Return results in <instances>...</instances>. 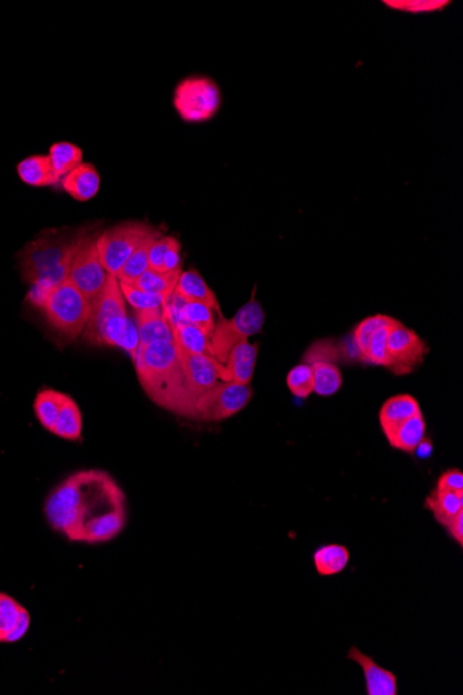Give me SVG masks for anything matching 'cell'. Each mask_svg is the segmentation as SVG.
I'll return each instance as SVG.
<instances>
[{"label": "cell", "mask_w": 463, "mask_h": 695, "mask_svg": "<svg viewBox=\"0 0 463 695\" xmlns=\"http://www.w3.org/2000/svg\"><path fill=\"white\" fill-rule=\"evenodd\" d=\"M253 398L250 385L240 383L219 382L194 403L193 420L203 422H221L229 420L248 407Z\"/></svg>", "instance_id": "cell-8"}, {"label": "cell", "mask_w": 463, "mask_h": 695, "mask_svg": "<svg viewBox=\"0 0 463 695\" xmlns=\"http://www.w3.org/2000/svg\"><path fill=\"white\" fill-rule=\"evenodd\" d=\"M313 393L321 397L336 395L343 386V375L337 365L329 361H313Z\"/></svg>", "instance_id": "cell-23"}, {"label": "cell", "mask_w": 463, "mask_h": 695, "mask_svg": "<svg viewBox=\"0 0 463 695\" xmlns=\"http://www.w3.org/2000/svg\"><path fill=\"white\" fill-rule=\"evenodd\" d=\"M182 270L160 273V271H154L149 268L134 285L149 291V293H154V295L168 298L175 291Z\"/></svg>", "instance_id": "cell-28"}, {"label": "cell", "mask_w": 463, "mask_h": 695, "mask_svg": "<svg viewBox=\"0 0 463 695\" xmlns=\"http://www.w3.org/2000/svg\"><path fill=\"white\" fill-rule=\"evenodd\" d=\"M394 321V318H392V316L378 314V315L368 316V318H365V320L361 321V323H358L357 328H355L354 331V343L355 348H357L358 351V356H360L362 363H365V358H367L368 348H370L372 336L375 335L382 326L393 323Z\"/></svg>", "instance_id": "cell-29"}, {"label": "cell", "mask_w": 463, "mask_h": 695, "mask_svg": "<svg viewBox=\"0 0 463 695\" xmlns=\"http://www.w3.org/2000/svg\"><path fill=\"white\" fill-rule=\"evenodd\" d=\"M398 323H400L395 320L393 323H388V325L382 326V328H380L379 331H378V332L372 336V339H370V348H368L365 363L372 364V365H379V367H386L390 370L392 361H390V357H388L387 353V338L390 331H392L395 325H398Z\"/></svg>", "instance_id": "cell-34"}, {"label": "cell", "mask_w": 463, "mask_h": 695, "mask_svg": "<svg viewBox=\"0 0 463 695\" xmlns=\"http://www.w3.org/2000/svg\"><path fill=\"white\" fill-rule=\"evenodd\" d=\"M176 241L178 239L173 238V236L163 235L153 241L150 251H149V268L150 270L164 273V260H166L167 253L175 245Z\"/></svg>", "instance_id": "cell-36"}, {"label": "cell", "mask_w": 463, "mask_h": 695, "mask_svg": "<svg viewBox=\"0 0 463 695\" xmlns=\"http://www.w3.org/2000/svg\"><path fill=\"white\" fill-rule=\"evenodd\" d=\"M425 508L432 512L438 525L444 527L451 518L463 511V495L435 489L426 497Z\"/></svg>", "instance_id": "cell-22"}, {"label": "cell", "mask_w": 463, "mask_h": 695, "mask_svg": "<svg viewBox=\"0 0 463 695\" xmlns=\"http://www.w3.org/2000/svg\"><path fill=\"white\" fill-rule=\"evenodd\" d=\"M422 413L419 401L410 395H397L385 401L379 411V423L387 437L401 423Z\"/></svg>", "instance_id": "cell-15"}, {"label": "cell", "mask_w": 463, "mask_h": 695, "mask_svg": "<svg viewBox=\"0 0 463 695\" xmlns=\"http://www.w3.org/2000/svg\"><path fill=\"white\" fill-rule=\"evenodd\" d=\"M182 367L185 371L186 385L193 405L200 396L210 390L219 382H228L223 364L206 355H193L176 348Z\"/></svg>", "instance_id": "cell-10"}, {"label": "cell", "mask_w": 463, "mask_h": 695, "mask_svg": "<svg viewBox=\"0 0 463 695\" xmlns=\"http://www.w3.org/2000/svg\"><path fill=\"white\" fill-rule=\"evenodd\" d=\"M286 385L291 395L298 398L310 397L313 393V375L310 364H298L288 371Z\"/></svg>", "instance_id": "cell-33"}, {"label": "cell", "mask_w": 463, "mask_h": 695, "mask_svg": "<svg viewBox=\"0 0 463 695\" xmlns=\"http://www.w3.org/2000/svg\"><path fill=\"white\" fill-rule=\"evenodd\" d=\"M134 365L144 393L154 405L179 417L193 420V401L189 396L185 371L174 341L139 346Z\"/></svg>", "instance_id": "cell-1"}, {"label": "cell", "mask_w": 463, "mask_h": 695, "mask_svg": "<svg viewBox=\"0 0 463 695\" xmlns=\"http://www.w3.org/2000/svg\"><path fill=\"white\" fill-rule=\"evenodd\" d=\"M316 573L320 576H335L347 568L350 562V552L345 545H321L313 555Z\"/></svg>", "instance_id": "cell-21"}, {"label": "cell", "mask_w": 463, "mask_h": 695, "mask_svg": "<svg viewBox=\"0 0 463 695\" xmlns=\"http://www.w3.org/2000/svg\"><path fill=\"white\" fill-rule=\"evenodd\" d=\"M64 396H66L64 393L57 392L53 388H45L35 397V415L45 429L49 430V432H53Z\"/></svg>", "instance_id": "cell-25"}, {"label": "cell", "mask_w": 463, "mask_h": 695, "mask_svg": "<svg viewBox=\"0 0 463 695\" xmlns=\"http://www.w3.org/2000/svg\"><path fill=\"white\" fill-rule=\"evenodd\" d=\"M82 429H84V421H82L81 410H79L76 400H72L69 396L66 395L52 433L57 437L64 438V440L78 442L82 437Z\"/></svg>", "instance_id": "cell-20"}, {"label": "cell", "mask_w": 463, "mask_h": 695, "mask_svg": "<svg viewBox=\"0 0 463 695\" xmlns=\"http://www.w3.org/2000/svg\"><path fill=\"white\" fill-rule=\"evenodd\" d=\"M173 331L175 348L188 351V353H193V355L211 356L208 336L198 326L189 323H182L173 326Z\"/></svg>", "instance_id": "cell-24"}, {"label": "cell", "mask_w": 463, "mask_h": 695, "mask_svg": "<svg viewBox=\"0 0 463 695\" xmlns=\"http://www.w3.org/2000/svg\"><path fill=\"white\" fill-rule=\"evenodd\" d=\"M164 307L135 311V323L141 343L139 346H148L158 341H174L173 326L167 318Z\"/></svg>", "instance_id": "cell-13"}, {"label": "cell", "mask_w": 463, "mask_h": 695, "mask_svg": "<svg viewBox=\"0 0 463 695\" xmlns=\"http://www.w3.org/2000/svg\"><path fill=\"white\" fill-rule=\"evenodd\" d=\"M119 288L126 303L131 304V307L135 311L157 310L166 306L167 298L149 293L136 285L119 282Z\"/></svg>", "instance_id": "cell-32"}, {"label": "cell", "mask_w": 463, "mask_h": 695, "mask_svg": "<svg viewBox=\"0 0 463 695\" xmlns=\"http://www.w3.org/2000/svg\"><path fill=\"white\" fill-rule=\"evenodd\" d=\"M435 489L447 490L463 495V473L460 470H448L438 478Z\"/></svg>", "instance_id": "cell-37"}, {"label": "cell", "mask_w": 463, "mask_h": 695, "mask_svg": "<svg viewBox=\"0 0 463 695\" xmlns=\"http://www.w3.org/2000/svg\"><path fill=\"white\" fill-rule=\"evenodd\" d=\"M17 174L24 184L35 188L42 186H52L61 181L53 166H52L49 156H31L20 161L17 166Z\"/></svg>", "instance_id": "cell-18"}, {"label": "cell", "mask_w": 463, "mask_h": 695, "mask_svg": "<svg viewBox=\"0 0 463 695\" xmlns=\"http://www.w3.org/2000/svg\"><path fill=\"white\" fill-rule=\"evenodd\" d=\"M64 191L78 201H89L101 189V176L91 163H81L61 179Z\"/></svg>", "instance_id": "cell-16"}, {"label": "cell", "mask_w": 463, "mask_h": 695, "mask_svg": "<svg viewBox=\"0 0 463 695\" xmlns=\"http://www.w3.org/2000/svg\"><path fill=\"white\" fill-rule=\"evenodd\" d=\"M49 160L53 166L57 176L63 179L72 169L84 163V154L81 148L69 142H57L49 149Z\"/></svg>", "instance_id": "cell-26"}, {"label": "cell", "mask_w": 463, "mask_h": 695, "mask_svg": "<svg viewBox=\"0 0 463 695\" xmlns=\"http://www.w3.org/2000/svg\"><path fill=\"white\" fill-rule=\"evenodd\" d=\"M347 658L362 669L368 695H397V676L392 670L376 664L370 655L363 654L358 647H351Z\"/></svg>", "instance_id": "cell-12"}, {"label": "cell", "mask_w": 463, "mask_h": 695, "mask_svg": "<svg viewBox=\"0 0 463 695\" xmlns=\"http://www.w3.org/2000/svg\"><path fill=\"white\" fill-rule=\"evenodd\" d=\"M181 270V245L176 241L173 248L169 249L164 260V273Z\"/></svg>", "instance_id": "cell-39"}, {"label": "cell", "mask_w": 463, "mask_h": 695, "mask_svg": "<svg viewBox=\"0 0 463 695\" xmlns=\"http://www.w3.org/2000/svg\"><path fill=\"white\" fill-rule=\"evenodd\" d=\"M383 4L390 9L404 12V13L425 14L442 12L448 4L450 0H385Z\"/></svg>", "instance_id": "cell-35"}, {"label": "cell", "mask_w": 463, "mask_h": 695, "mask_svg": "<svg viewBox=\"0 0 463 695\" xmlns=\"http://www.w3.org/2000/svg\"><path fill=\"white\" fill-rule=\"evenodd\" d=\"M257 356L258 346L251 345L248 340L240 341L232 348L223 363L228 380L240 385H250L257 364Z\"/></svg>", "instance_id": "cell-14"}, {"label": "cell", "mask_w": 463, "mask_h": 695, "mask_svg": "<svg viewBox=\"0 0 463 695\" xmlns=\"http://www.w3.org/2000/svg\"><path fill=\"white\" fill-rule=\"evenodd\" d=\"M131 318L117 276L107 274L101 293L91 303V315L84 336L94 346L123 348Z\"/></svg>", "instance_id": "cell-3"}, {"label": "cell", "mask_w": 463, "mask_h": 695, "mask_svg": "<svg viewBox=\"0 0 463 695\" xmlns=\"http://www.w3.org/2000/svg\"><path fill=\"white\" fill-rule=\"evenodd\" d=\"M445 530H447L448 536H450L451 539L454 540L455 543H457L459 547H462L463 545V511H460V512H458L457 515H455L454 518H451L450 520H448L447 523H445L444 527Z\"/></svg>", "instance_id": "cell-38"}, {"label": "cell", "mask_w": 463, "mask_h": 695, "mask_svg": "<svg viewBox=\"0 0 463 695\" xmlns=\"http://www.w3.org/2000/svg\"><path fill=\"white\" fill-rule=\"evenodd\" d=\"M182 318L185 323L198 326L210 338L215 326V314L208 306L201 303H193V301L183 300L181 308Z\"/></svg>", "instance_id": "cell-31"}, {"label": "cell", "mask_w": 463, "mask_h": 695, "mask_svg": "<svg viewBox=\"0 0 463 695\" xmlns=\"http://www.w3.org/2000/svg\"><path fill=\"white\" fill-rule=\"evenodd\" d=\"M160 236H151L132 253L131 258L126 261L123 268L117 274V279H118L119 282L134 285L149 270V251H150L153 241L157 238H160Z\"/></svg>", "instance_id": "cell-27"}, {"label": "cell", "mask_w": 463, "mask_h": 695, "mask_svg": "<svg viewBox=\"0 0 463 695\" xmlns=\"http://www.w3.org/2000/svg\"><path fill=\"white\" fill-rule=\"evenodd\" d=\"M221 91L213 79L191 77L176 86L174 106L186 123H206L218 113Z\"/></svg>", "instance_id": "cell-7"}, {"label": "cell", "mask_w": 463, "mask_h": 695, "mask_svg": "<svg viewBox=\"0 0 463 695\" xmlns=\"http://www.w3.org/2000/svg\"><path fill=\"white\" fill-rule=\"evenodd\" d=\"M26 608L0 593V642H13V633Z\"/></svg>", "instance_id": "cell-30"}, {"label": "cell", "mask_w": 463, "mask_h": 695, "mask_svg": "<svg viewBox=\"0 0 463 695\" xmlns=\"http://www.w3.org/2000/svg\"><path fill=\"white\" fill-rule=\"evenodd\" d=\"M425 436L426 421L422 413L398 425L386 438L390 447L413 454Z\"/></svg>", "instance_id": "cell-19"}, {"label": "cell", "mask_w": 463, "mask_h": 695, "mask_svg": "<svg viewBox=\"0 0 463 695\" xmlns=\"http://www.w3.org/2000/svg\"><path fill=\"white\" fill-rule=\"evenodd\" d=\"M39 308L52 328L69 340L84 333L91 315V301L69 279L47 291Z\"/></svg>", "instance_id": "cell-4"}, {"label": "cell", "mask_w": 463, "mask_h": 695, "mask_svg": "<svg viewBox=\"0 0 463 695\" xmlns=\"http://www.w3.org/2000/svg\"><path fill=\"white\" fill-rule=\"evenodd\" d=\"M175 293L181 296L183 300L206 304L211 310L216 311V314H221V308H219L218 300H216L214 291L208 288L203 276L198 271L181 273Z\"/></svg>", "instance_id": "cell-17"}, {"label": "cell", "mask_w": 463, "mask_h": 695, "mask_svg": "<svg viewBox=\"0 0 463 695\" xmlns=\"http://www.w3.org/2000/svg\"><path fill=\"white\" fill-rule=\"evenodd\" d=\"M413 454H417L418 457L423 458H429L430 455L433 454V443L432 440H430L429 437H423L422 442L419 443V446H418L417 450H415V453Z\"/></svg>", "instance_id": "cell-40"}, {"label": "cell", "mask_w": 463, "mask_h": 695, "mask_svg": "<svg viewBox=\"0 0 463 695\" xmlns=\"http://www.w3.org/2000/svg\"><path fill=\"white\" fill-rule=\"evenodd\" d=\"M160 232L144 223H124L104 231L97 236V250L106 273L117 276L132 253Z\"/></svg>", "instance_id": "cell-6"}, {"label": "cell", "mask_w": 463, "mask_h": 695, "mask_svg": "<svg viewBox=\"0 0 463 695\" xmlns=\"http://www.w3.org/2000/svg\"><path fill=\"white\" fill-rule=\"evenodd\" d=\"M264 323H265V313L261 304L254 298H251V300L248 301L231 320L225 318L223 313L218 314L213 333L208 338L211 356L218 363H225L232 348L240 341L248 340L250 336L258 335Z\"/></svg>", "instance_id": "cell-5"}, {"label": "cell", "mask_w": 463, "mask_h": 695, "mask_svg": "<svg viewBox=\"0 0 463 695\" xmlns=\"http://www.w3.org/2000/svg\"><path fill=\"white\" fill-rule=\"evenodd\" d=\"M107 273L97 250V236H85L69 266V281L93 301L106 283Z\"/></svg>", "instance_id": "cell-9"}, {"label": "cell", "mask_w": 463, "mask_h": 695, "mask_svg": "<svg viewBox=\"0 0 463 695\" xmlns=\"http://www.w3.org/2000/svg\"><path fill=\"white\" fill-rule=\"evenodd\" d=\"M88 235V229L74 232L54 231L29 241L20 256L22 278L31 285L29 301L35 307L44 300L47 291L69 278V266L79 245Z\"/></svg>", "instance_id": "cell-2"}, {"label": "cell", "mask_w": 463, "mask_h": 695, "mask_svg": "<svg viewBox=\"0 0 463 695\" xmlns=\"http://www.w3.org/2000/svg\"><path fill=\"white\" fill-rule=\"evenodd\" d=\"M387 353L392 361L390 371L404 375L423 363L429 348L415 331L398 323L388 333Z\"/></svg>", "instance_id": "cell-11"}]
</instances>
